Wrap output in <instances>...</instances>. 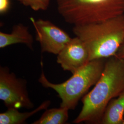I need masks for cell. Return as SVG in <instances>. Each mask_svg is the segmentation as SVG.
Segmentation results:
<instances>
[{
	"label": "cell",
	"instance_id": "obj_1",
	"mask_svg": "<svg viewBox=\"0 0 124 124\" xmlns=\"http://www.w3.org/2000/svg\"><path fill=\"white\" fill-rule=\"evenodd\" d=\"M94 87L81 99L82 109L73 123L101 124L109 102L124 91V59L107 58L102 75Z\"/></svg>",
	"mask_w": 124,
	"mask_h": 124
},
{
	"label": "cell",
	"instance_id": "obj_2",
	"mask_svg": "<svg viewBox=\"0 0 124 124\" xmlns=\"http://www.w3.org/2000/svg\"><path fill=\"white\" fill-rule=\"evenodd\" d=\"M73 32L88 49L90 61L116 56L124 44V15L99 22L75 25Z\"/></svg>",
	"mask_w": 124,
	"mask_h": 124
},
{
	"label": "cell",
	"instance_id": "obj_3",
	"mask_svg": "<svg viewBox=\"0 0 124 124\" xmlns=\"http://www.w3.org/2000/svg\"><path fill=\"white\" fill-rule=\"evenodd\" d=\"M106 59H98L89 62L66 81L54 84L50 82L44 74L43 62L39 83L45 88H51L58 93L61 100L60 107L75 109L79 101L86 94L89 89L97 82L102 75Z\"/></svg>",
	"mask_w": 124,
	"mask_h": 124
},
{
	"label": "cell",
	"instance_id": "obj_4",
	"mask_svg": "<svg viewBox=\"0 0 124 124\" xmlns=\"http://www.w3.org/2000/svg\"><path fill=\"white\" fill-rule=\"evenodd\" d=\"M57 8L64 21L75 26L124 15V0H57Z\"/></svg>",
	"mask_w": 124,
	"mask_h": 124
},
{
	"label": "cell",
	"instance_id": "obj_5",
	"mask_svg": "<svg viewBox=\"0 0 124 124\" xmlns=\"http://www.w3.org/2000/svg\"><path fill=\"white\" fill-rule=\"evenodd\" d=\"M27 81L18 78L8 67L0 68V99L8 108L30 109L34 106L27 88Z\"/></svg>",
	"mask_w": 124,
	"mask_h": 124
},
{
	"label": "cell",
	"instance_id": "obj_6",
	"mask_svg": "<svg viewBox=\"0 0 124 124\" xmlns=\"http://www.w3.org/2000/svg\"><path fill=\"white\" fill-rule=\"evenodd\" d=\"M36 31V40L40 43L42 53L58 55L71 38L65 31L47 20L30 18Z\"/></svg>",
	"mask_w": 124,
	"mask_h": 124
},
{
	"label": "cell",
	"instance_id": "obj_7",
	"mask_svg": "<svg viewBox=\"0 0 124 124\" xmlns=\"http://www.w3.org/2000/svg\"><path fill=\"white\" fill-rule=\"evenodd\" d=\"M90 61L89 53L83 42L77 36L71 38L58 53L57 62L64 71L72 74Z\"/></svg>",
	"mask_w": 124,
	"mask_h": 124
},
{
	"label": "cell",
	"instance_id": "obj_8",
	"mask_svg": "<svg viewBox=\"0 0 124 124\" xmlns=\"http://www.w3.org/2000/svg\"><path fill=\"white\" fill-rule=\"evenodd\" d=\"M34 38L29 31L28 27L19 23L13 27L12 31L8 34L0 32V48L15 44H23L33 50Z\"/></svg>",
	"mask_w": 124,
	"mask_h": 124
},
{
	"label": "cell",
	"instance_id": "obj_9",
	"mask_svg": "<svg viewBox=\"0 0 124 124\" xmlns=\"http://www.w3.org/2000/svg\"><path fill=\"white\" fill-rule=\"evenodd\" d=\"M124 91L112 99L104 112L102 124H122L124 120Z\"/></svg>",
	"mask_w": 124,
	"mask_h": 124
},
{
	"label": "cell",
	"instance_id": "obj_10",
	"mask_svg": "<svg viewBox=\"0 0 124 124\" xmlns=\"http://www.w3.org/2000/svg\"><path fill=\"white\" fill-rule=\"evenodd\" d=\"M50 104V100H46L34 110L24 113L19 112L16 108H8L7 111L0 114V124H24L28 118L40 111L47 109Z\"/></svg>",
	"mask_w": 124,
	"mask_h": 124
},
{
	"label": "cell",
	"instance_id": "obj_11",
	"mask_svg": "<svg viewBox=\"0 0 124 124\" xmlns=\"http://www.w3.org/2000/svg\"><path fill=\"white\" fill-rule=\"evenodd\" d=\"M69 109L60 107L59 108L46 109L40 119L33 124H64L69 119Z\"/></svg>",
	"mask_w": 124,
	"mask_h": 124
},
{
	"label": "cell",
	"instance_id": "obj_12",
	"mask_svg": "<svg viewBox=\"0 0 124 124\" xmlns=\"http://www.w3.org/2000/svg\"><path fill=\"white\" fill-rule=\"evenodd\" d=\"M23 5L35 11H45L49 7L50 0H17Z\"/></svg>",
	"mask_w": 124,
	"mask_h": 124
},
{
	"label": "cell",
	"instance_id": "obj_13",
	"mask_svg": "<svg viewBox=\"0 0 124 124\" xmlns=\"http://www.w3.org/2000/svg\"><path fill=\"white\" fill-rule=\"evenodd\" d=\"M9 0H0V13L3 14L6 13V12L9 9Z\"/></svg>",
	"mask_w": 124,
	"mask_h": 124
},
{
	"label": "cell",
	"instance_id": "obj_14",
	"mask_svg": "<svg viewBox=\"0 0 124 124\" xmlns=\"http://www.w3.org/2000/svg\"><path fill=\"white\" fill-rule=\"evenodd\" d=\"M116 56L124 59V44L120 48L118 53H117Z\"/></svg>",
	"mask_w": 124,
	"mask_h": 124
},
{
	"label": "cell",
	"instance_id": "obj_15",
	"mask_svg": "<svg viewBox=\"0 0 124 124\" xmlns=\"http://www.w3.org/2000/svg\"><path fill=\"white\" fill-rule=\"evenodd\" d=\"M124 124V120H123V124Z\"/></svg>",
	"mask_w": 124,
	"mask_h": 124
}]
</instances>
